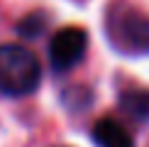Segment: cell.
<instances>
[{
  "label": "cell",
  "mask_w": 149,
  "mask_h": 147,
  "mask_svg": "<svg viewBox=\"0 0 149 147\" xmlns=\"http://www.w3.org/2000/svg\"><path fill=\"white\" fill-rule=\"evenodd\" d=\"M42 66L27 47L0 44V93L27 96L39 86Z\"/></svg>",
  "instance_id": "6da1fadb"
},
{
  "label": "cell",
  "mask_w": 149,
  "mask_h": 147,
  "mask_svg": "<svg viewBox=\"0 0 149 147\" xmlns=\"http://www.w3.org/2000/svg\"><path fill=\"white\" fill-rule=\"evenodd\" d=\"M108 34L117 49L130 54H149V17L134 8L113 10Z\"/></svg>",
  "instance_id": "7a4b0ae2"
},
{
  "label": "cell",
  "mask_w": 149,
  "mask_h": 147,
  "mask_svg": "<svg viewBox=\"0 0 149 147\" xmlns=\"http://www.w3.org/2000/svg\"><path fill=\"white\" fill-rule=\"evenodd\" d=\"M88 34L81 27H64L49 42V61L56 71H69L86 57Z\"/></svg>",
  "instance_id": "3957f363"
},
{
  "label": "cell",
  "mask_w": 149,
  "mask_h": 147,
  "mask_svg": "<svg viewBox=\"0 0 149 147\" xmlns=\"http://www.w3.org/2000/svg\"><path fill=\"white\" fill-rule=\"evenodd\" d=\"M93 140L98 147H134L127 127L113 118H100L93 125Z\"/></svg>",
  "instance_id": "277c9868"
},
{
  "label": "cell",
  "mask_w": 149,
  "mask_h": 147,
  "mask_svg": "<svg viewBox=\"0 0 149 147\" xmlns=\"http://www.w3.org/2000/svg\"><path fill=\"white\" fill-rule=\"evenodd\" d=\"M122 113L130 115L132 120H149V91L144 88H130L120 96Z\"/></svg>",
  "instance_id": "5b68a950"
},
{
  "label": "cell",
  "mask_w": 149,
  "mask_h": 147,
  "mask_svg": "<svg viewBox=\"0 0 149 147\" xmlns=\"http://www.w3.org/2000/svg\"><path fill=\"white\" fill-rule=\"evenodd\" d=\"M42 27H44V17L42 15H29V17H24V20L20 22V34L24 37H37L42 32Z\"/></svg>",
  "instance_id": "8992f818"
}]
</instances>
